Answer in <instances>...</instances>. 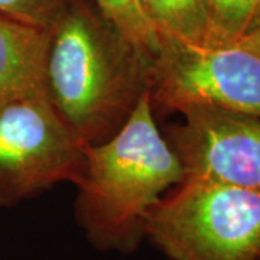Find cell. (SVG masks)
<instances>
[{
	"label": "cell",
	"mask_w": 260,
	"mask_h": 260,
	"mask_svg": "<svg viewBox=\"0 0 260 260\" xmlns=\"http://www.w3.org/2000/svg\"><path fill=\"white\" fill-rule=\"evenodd\" d=\"M47 32L48 102L84 145L112 138L150 90L152 59L90 0H75Z\"/></svg>",
	"instance_id": "1"
},
{
	"label": "cell",
	"mask_w": 260,
	"mask_h": 260,
	"mask_svg": "<svg viewBox=\"0 0 260 260\" xmlns=\"http://www.w3.org/2000/svg\"><path fill=\"white\" fill-rule=\"evenodd\" d=\"M85 167L75 184V220L95 249L132 253L142 240L150 207L185 178L181 160L159 130L143 94L112 138L84 145Z\"/></svg>",
	"instance_id": "2"
},
{
	"label": "cell",
	"mask_w": 260,
	"mask_h": 260,
	"mask_svg": "<svg viewBox=\"0 0 260 260\" xmlns=\"http://www.w3.org/2000/svg\"><path fill=\"white\" fill-rule=\"evenodd\" d=\"M143 234L169 260H259L260 192L185 178L150 207Z\"/></svg>",
	"instance_id": "3"
},
{
	"label": "cell",
	"mask_w": 260,
	"mask_h": 260,
	"mask_svg": "<svg viewBox=\"0 0 260 260\" xmlns=\"http://www.w3.org/2000/svg\"><path fill=\"white\" fill-rule=\"evenodd\" d=\"M150 106L164 114L214 107L260 117V56L239 41L164 42L150 67Z\"/></svg>",
	"instance_id": "4"
},
{
	"label": "cell",
	"mask_w": 260,
	"mask_h": 260,
	"mask_svg": "<svg viewBox=\"0 0 260 260\" xmlns=\"http://www.w3.org/2000/svg\"><path fill=\"white\" fill-rule=\"evenodd\" d=\"M84 167V143L61 120L47 94L0 106V208L61 182L77 184Z\"/></svg>",
	"instance_id": "5"
},
{
	"label": "cell",
	"mask_w": 260,
	"mask_h": 260,
	"mask_svg": "<svg viewBox=\"0 0 260 260\" xmlns=\"http://www.w3.org/2000/svg\"><path fill=\"white\" fill-rule=\"evenodd\" d=\"M181 114L184 121L167 127L164 136L185 178L260 192V117L214 107H194Z\"/></svg>",
	"instance_id": "6"
},
{
	"label": "cell",
	"mask_w": 260,
	"mask_h": 260,
	"mask_svg": "<svg viewBox=\"0 0 260 260\" xmlns=\"http://www.w3.org/2000/svg\"><path fill=\"white\" fill-rule=\"evenodd\" d=\"M48 32L0 15V106L45 93Z\"/></svg>",
	"instance_id": "7"
},
{
	"label": "cell",
	"mask_w": 260,
	"mask_h": 260,
	"mask_svg": "<svg viewBox=\"0 0 260 260\" xmlns=\"http://www.w3.org/2000/svg\"><path fill=\"white\" fill-rule=\"evenodd\" d=\"M160 42L204 44L211 41L205 0H136Z\"/></svg>",
	"instance_id": "8"
},
{
	"label": "cell",
	"mask_w": 260,
	"mask_h": 260,
	"mask_svg": "<svg viewBox=\"0 0 260 260\" xmlns=\"http://www.w3.org/2000/svg\"><path fill=\"white\" fill-rule=\"evenodd\" d=\"M106 18L152 59L159 54L162 42L136 0H90Z\"/></svg>",
	"instance_id": "9"
},
{
	"label": "cell",
	"mask_w": 260,
	"mask_h": 260,
	"mask_svg": "<svg viewBox=\"0 0 260 260\" xmlns=\"http://www.w3.org/2000/svg\"><path fill=\"white\" fill-rule=\"evenodd\" d=\"M211 41H237L260 9V0H205Z\"/></svg>",
	"instance_id": "10"
},
{
	"label": "cell",
	"mask_w": 260,
	"mask_h": 260,
	"mask_svg": "<svg viewBox=\"0 0 260 260\" xmlns=\"http://www.w3.org/2000/svg\"><path fill=\"white\" fill-rule=\"evenodd\" d=\"M75 0H0V15L48 29Z\"/></svg>",
	"instance_id": "11"
},
{
	"label": "cell",
	"mask_w": 260,
	"mask_h": 260,
	"mask_svg": "<svg viewBox=\"0 0 260 260\" xmlns=\"http://www.w3.org/2000/svg\"><path fill=\"white\" fill-rule=\"evenodd\" d=\"M240 44L250 48L260 56V10L256 12V15L251 18L249 25L243 30V34L237 39Z\"/></svg>",
	"instance_id": "12"
},
{
	"label": "cell",
	"mask_w": 260,
	"mask_h": 260,
	"mask_svg": "<svg viewBox=\"0 0 260 260\" xmlns=\"http://www.w3.org/2000/svg\"><path fill=\"white\" fill-rule=\"evenodd\" d=\"M259 10H260V9H259Z\"/></svg>",
	"instance_id": "13"
},
{
	"label": "cell",
	"mask_w": 260,
	"mask_h": 260,
	"mask_svg": "<svg viewBox=\"0 0 260 260\" xmlns=\"http://www.w3.org/2000/svg\"><path fill=\"white\" fill-rule=\"evenodd\" d=\"M259 260H260V259H259Z\"/></svg>",
	"instance_id": "14"
}]
</instances>
